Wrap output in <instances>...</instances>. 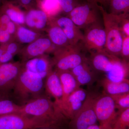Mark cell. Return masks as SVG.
<instances>
[{
    "mask_svg": "<svg viewBox=\"0 0 129 129\" xmlns=\"http://www.w3.org/2000/svg\"><path fill=\"white\" fill-rule=\"evenodd\" d=\"M109 96L114 102L118 112L129 108V92Z\"/></svg>",
    "mask_w": 129,
    "mask_h": 129,
    "instance_id": "28",
    "label": "cell"
},
{
    "mask_svg": "<svg viewBox=\"0 0 129 129\" xmlns=\"http://www.w3.org/2000/svg\"><path fill=\"white\" fill-rule=\"evenodd\" d=\"M22 106L16 104L13 102L5 98L0 100V116L19 113Z\"/></svg>",
    "mask_w": 129,
    "mask_h": 129,
    "instance_id": "25",
    "label": "cell"
},
{
    "mask_svg": "<svg viewBox=\"0 0 129 129\" xmlns=\"http://www.w3.org/2000/svg\"><path fill=\"white\" fill-rule=\"evenodd\" d=\"M51 23L48 32L49 39L52 43L57 48L70 45L68 39L62 29L55 24Z\"/></svg>",
    "mask_w": 129,
    "mask_h": 129,
    "instance_id": "22",
    "label": "cell"
},
{
    "mask_svg": "<svg viewBox=\"0 0 129 129\" xmlns=\"http://www.w3.org/2000/svg\"><path fill=\"white\" fill-rule=\"evenodd\" d=\"M44 88L46 94L53 98L57 106L62 98L63 92L60 78L55 70H52L46 76Z\"/></svg>",
    "mask_w": 129,
    "mask_h": 129,
    "instance_id": "16",
    "label": "cell"
},
{
    "mask_svg": "<svg viewBox=\"0 0 129 129\" xmlns=\"http://www.w3.org/2000/svg\"><path fill=\"white\" fill-rule=\"evenodd\" d=\"M55 71L60 78L62 89V98L60 103L57 105L58 107L60 104L65 101L72 92L80 86L70 70Z\"/></svg>",
    "mask_w": 129,
    "mask_h": 129,
    "instance_id": "18",
    "label": "cell"
},
{
    "mask_svg": "<svg viewBox=\"0 0 129 129\" xmlns=\"http://www.w3.org/2000/svg\"><path fill=\"white\" fill-rule=\"evenodd\" d=\"M82 43L84 48L91 53L106 51V35L104 28L99 22L85 29Z\"/></svg>",
    "mask_w": 129,
    "mask_h": 129,
    "instance_id": "8",
    "label": "cell"
},
{
    "mask_svg": "<svg viewBox=\"0 0 129 129\" xmlns=\"http://www.w3.org/2000/svg\"><path fill=\"white\" fill-rule=\"evenodd\" d=\"M96 1L98 4V3H100L101 4H104L106 2L111 1V0H96Z\"/></svg>",
    "mask_w": 129,
    "mask_h": 129,
    "instance_id": "38",
    "label": "cell"
},
{
    "mask_svg": "<svg viewBox=\"0 0 129 129\" xmlns=\"http://www.w3.org/2000/svg\"><path fill=\"white\" fill-rule=\"evenodd\" d=\"M98 6L88 3L79 5L69 13V18L79 29L87 28L99 22Z\"/></svg>",
    "mask_w": 129,
    "mask_h": 129,
    "instance_id": "9",
    "label": "cell"
},
{
    "mask_svg": "<svg viewBox=\"0 0 129 129\" xmlns=\"http://www.w3.org/2000/svg\"><path fill=\"white\" fill-rule=\"evenodd\" d=\"M44 89V80L22 67L13 90V94L22 106L42 95Z\"/></svg>",
    "mask_w": 129,
    "mask_h": 129,
    "instance_id": "2",
    "label": "cell"
},
{
    "mask_svg": "<svg viewBox=\"0 0 129 129\" xmlns=\"http://www.w3.org/2000/svg\"><path fill=\"white\" fill-rule=\"evenodd\" d=\"M37 129H56L55 128H38Z\"/></svg>",
    "mask_w": 129,
    "mask_h": 129,
    "instance_id": "41",
    "label": "cell"
},
{
    "mask_svg": "<svg viewBox=\"0 0 129 129\" xmlns=\"http://www.w3.org/2000/svg\"><path fill=\"white\" fill-rule=\"evenodd\" d=\"M87 129H108L106 128L102 127V126L100 125H98L96 124L93 125H91L89 127H88Z\"/></svg>",
    "mask_w": 129,
    "mask_h": 129,
    "instance_id": "35",
    "label": "cell"
},
{
    "mask_svg": "<svg viewBox=\"0 0 129 129\" xmlns=\"http://www.w3.org/2000/svg\"><path fill=\"white\" fill-rule=\"evenodd\" d=\"M102 86L106 94L116 95L129 92V81L127 80L121 82L111 81L105 78L101 81Z\"/></svg>",
    "mask_w": 129,
    "mask_h": 129,
    "instance_id": "21",
    "label": "cell"
},
{
    "mask_svg": "<svg viewBox=\"0 0 129 129\" xmlns=\"http://www.w3.org/2000/svg\"><path fill=\"white\" fill-rule=\"evenodd\" d=\"M17 34L19 40L23 44H30L36 40L38 37L36 32L23 26L18 28Z\"/></svg>",
    "mask_w": 129,
    "mask_h": 129,
    "instance_id": "26",
    "label": "cell"
},
{
    "mask_svg": "<svg viewBox=\"0 0 129 129\" xmlns=\"http://www.w3.org/2000/svg\"><path fill=\"white\" fill-rule=\"evenodd\" d=\"M52 22L55 24L63 30L68 39L70 45H75L83 41V34L79 28L68 17H62L53 19Z\"/></svg>",
    "mask_w": 129,
    "mask_h": 129,
    "instance_id": "14",
    "label": "cell"
},
{
    "mask_svg": "<svg viewBox=\"0 0 129 129\" xmlns=\"http://www.w3.org/2000/svg\"><path fill=\"white\" fill-rule=\"evenodd\" d=\"M83 48V44L80 43L57 48L54 51V57L52 60L55 70H70L88 60L81 53Z\"/></svg>",
    "mask_w": 129,
    "mask_h": 129,
    "instance_id": "4",
    "label": "cell"
},
{
    "mask_svg": "<svg viewBox=\"0 0 129 129\" xmlns=\"http://www.w3.org/2000/svg\"><path fill=\"white\" fill-rule=\"evenodd\" d=\"M5 13L9 16L11 21L15 23L23 24L25 22V17L23 13L12 8L5 10Z\"/></svg>",
    "mask_w": 129,
    "mask_h": 129,
    "instance_id": "29",
    "label": "cell"
},
{
    "mask_svg": "<svg viewBox=\"0 0 129 129\" xmlns=\"http://www.w3.org/2000/svg\"><path fill=\"white\" fill-rule=\"evenodd\" d=\"M18 46L16 43H8L6 45V51L14 55L18 51Z\"/></svg>",
    "mask_w": 129,
    "mask_h": 129,
    "instance_id": "32",
    "label": "cell"
},
{
    "mask_svg": "<svg viewBox=\"0 0 129 129\" xmlns=\"http://www.w3.org/2000/svg\"><path fill=\"white\" fill-rule=\"evenodd\" d=\"M18 113L43 119L52 124L56 128L68 119L55 102L43 95L22 105Z\"/></svg>",
    "mask_w": 129,
    "mask_h": 129,
    "instance_id": "1",
    "label": "cell"
},
{
    "mask_svg": "<svg viewBox=\"0 0 129 129\" xmlns=\"http://www.w3.org/2000/svg\"><path fill=\"white\" fill-rule=\"evenodd\" d=\"M49 38L42 37L29 44L22 55L24 61L44 55L46 52L55 51L56 49Z\"/></svg>",
    "mask_w": 129,
    "mask_h": 129,
    "instance_id": "13",
    "label": "cell"
},
{
    "mask_svg": "<svg viewBox=\"0 0 129 129\" xmlns=\"http://www.w3.org/2000/svg\"><path fill=\"white\" fill-rule=\"evenodd\" d=\"M23 4L24 5H27L30 3L31 0H21Z\"/></svg>",
    "mask_w": 129,
    "mask_h": 129,
    "instance_id": "39",
    "label": "cell"
},
{
    "mask_svg": "<svg viewBox=\"0 0 129 129\" xmlns=\"http://www.w3.org/2000/svg\"><path fill=\"white\" fill-rule=\"evenodd\" d=\"M112 129H129V108L118 112Z\"/></svg>",
    "mask_w": 129,
    "mask_h": 129,
    "instance_id": "27",
    "label": "cell"
},
{
    "mask_svg": "<svg viewBox=\"0 0 129 129\" xmlns=\"http://www.w3.org/2000/svg\"><path fill=\"white\" fill-rule=\"evenodd\" d=\"M88 93L86 90L80 87L72 92L65 101L58 106L63 114L68 119L71 120L79 110Z\"/></svg>",
    "mask_w": 129,
    "mask_h": 129,
    "instance_id": "11",
    "label": "cell"
},
{
    "mask_svg": "<svg viewBox=\"0 0 129 129\" xmlns=\"http://www.w3.org/2000/svg\"><path fill=\"white\" fill-rule=\"evenodd\" d=\"M48 21V16L43 11L32 10L25 17V22L28 27L38 29L44 28Z\"/></svg>",
    "mask_w": 129,
    "mask_h": 129,
    "instance_id": "20",
    "label": "cell"
},
{
    "mask_svg": "<svg viewBox=\"0 0 129 129\" xmlns=\"http://www.w3.org/2000/svg\"><path fill=\"white\" fill-rule=\"evenodd\" d=\"M42 8L49 17L56 16L62 10L60 0H43Z\"/></svg>",
    "mask_w": 129,
    "mask_h": 129,
    "instance_id": "23",
    "label": "cell"
},
{
    "mask_svg": "<svg viewBox=\"0 0 129 129\" xmlns=\"http://www.w3.org/2000/svg\"><path fill=\"white\" fill-rule=\"evenodd\" d=\"M13 56V55L5 51V53L2 55L1 57L0 58V64L9 62L12 59Z\"/></svg>",
    "mask_w": 129,
    "mask_h": 129,
    "instance_id": "33",
    "label": "cell"
},
{
    "mask_svg": "<svg viewBox=\"0 0 129 129\" xmlns=\"http://www.w3.org/2000/svg\"><path fill=\"white\" fill-rule=\"evenodd\" d=\"M86 1L88 2V3L94 5V6H97L98 5L97 3L96 0H86Z\"/></svg>",
    "mask_w": 129,
    "mask_h": 129,
    "instance_id": "37",
    "label": "cell"
},
{
    "mask_svg": "<svg viewBox=\"0 0 129 129\" xmlns=\"http://www.w3.org/2000/svg\"><path fill=\"white\" fill-rule=\"evenodd\" d=\"M100 95L95 92H89L79 110L70 120L72 129H87L97 122L95 106Z\"/></svg>",
    "mask_w": 129,
    "mask_h": 129,
    "instance_id": "6",
    "label": "cell"
},
{
    "mask_svg": "<svg viewBox=\"0 0 129 129\" xmlns=\"http://www.w3.org/2000/svg\"><path fill=\"white\" fill-rule=\"evenodd\" d=\"M55 128L51 123L43 119L13 113L0 116V129ZM56 129V128H55Z\"/></svg>",
    "mask_w": 129,
    "mask_h": 129,
    "instance_id": "5",
    "label": "cell"
},
{
    "mask_svg": "<svg viewBox=\"0 0 129 129\" xmlns=\"http://www.w3.org/2000/svg\"><path fill=\"white\" fill-rule=\"evenodd\" d=\"M120 55L123 60L128 61L129 58V37L124 36L123 37Z\"/></svg>",
    "mask_w": 129,
    "mask_h": 129,
    "instance_id": "31",
    "label": "cell"
},
{
    "mask_svg": "<svg viewBox=\"0 0 129 129\" xmlns=\"http://www.w3.org/2000/svg\"><path fill=\"white\" fill-rule=\"evenodd\" d=\"M23 65L19 62L0 64V93L6 96L13 90Z\"/></svg>",
    "mask_w": 129,
    "mask_h": 129,
    "instance_id": "10",
    "label": "cell"
},
{
    "mask_svg": "<svg viewBox=\"0 0 129 129\" xmlns=\"http://www.w3.org/2000/svg\"><path fill=\"white\" fill-rule=\"evenodd\" d=\"M6 96L2 94H1V93H0V100H1V99H5V98H6Z\"/></svg>",
    "mask_w": 129,
    "mask_h": 129,
    "instance_id": "40",
    "label": "cell"
},
{
    "mask_svg": "<svg viewBox=\"0 0 129 129\" xmlns=\"http://www.w3.org/2000/svg\"><path fill=\"white\" fill-rule=\"evenodd\" d=\"M110 2V13L117 15L129 14V0H111Z\"/></svg>",
    "mask_w": 129,
    "mask_h": 129,
    "instance_id": "24",
    "label": "cell"
},
{
    "mask_svg": "<svg viewBox=\"0 0 129 129\" xmlns=\"http://www.w3.org/2000/svg\"><path fill=\"white\" fill-rule=\"evenodd\" d=\"M93 69L87 60L70 70L79 85H90L96 80Z\"/></svg>",
    "mask_w": 129,
    "mask_h": 129,
    "instance_id": "15",
    "label": "cell"
},
{
    "mask_svg": "<svg viewBox=\"0 0 129 129\" xmlns=\"http://www.w3.org/2000/svg\"><path fill=\"white\" fill-rule=\"evenodd\" d=\"M6 45H0V58L6 51Z\"/></svg>",
    "mask_w": 129,
    "mask_h": 129,
    "instance_id": "36",
    "label": "cell"
},
{
    "mask_svg": "<svg viewBox=\"0 0 129 129\" xmlns=\"http://www.w3.org/2000/svg\"><path fill=\"white\" fill-rule=\"evenodd\" d=\"M60 5L62 10L67 13H69L79 5L77 3V0H61Z\"/></svg>",
    "mask_w": 129,
    "mask_h": 129,
    "instance_id": "30",
    "label": "cell"
},
{
    "mask_svg": "<svg viewBox=\"0 0 129 129\" xmlns=\"http://www.w3.org/2000/svg\"><path fill=\"white\" fill-rule=\"evenodd\" d=\"M16 28L15 23L11 21L7 24L6 27V30L11 36L16 32Z\"/></svg>",
    "mask_w": 129,
    "mask_h": 129,
    "instance_id": "34",
    "label": "cell"
},
{
    "mask_svg": "<svg viewBox=\"0 0 129 129\" xmlns=\"http://www.w3.org/2000/svg\"><path fill=\"white\" fill-rule=\"evenodd\" d=\"M114 102L109 95L105 93L99 95L95 106V111L99 125L106 128L112 129L118 114Z\"/></svg>",
    "mask_w": 129,
    "mask_h": 129,
    "instance_id": "7",
    "label": "cell"
},
{
    "mask_svg": "<svg viewBox=\"0 0 129 129\" xmlns=\"http://www.w3.org/2000/svg\"><path fill=\"white\" fill-rule=\"evenodd\" d=\"M114 56L106 51L91 53V58L89 62L93 69L106 73L112 69Z\"/></svg>",
    "mask_w": 129,
    "mask_h": 129,
    "instance_id": "19",
    "label": "cell"
},
{
    "mask_svg": "<svg viewBox=\"0 0 129 129\" xmlns=\"http://www.w3.org/2000/svg\"><path fill=\"white\" fill-rule=\"evenodd\" d=\"M106 74V78L113 82L127 80L129 76L128 62L121 60L118 57L114 56L112 69Z\"/></svg>",
    "mask_w": 129,
    "mask_h": 129,
    "instance_id": "17",
    "label": "cell"
},
{
    "mask_svg": "<svg viewBox=\"0 0 129 129\" xmlns=\"http://www.w3.org/2000/svg\"><path fill=\"white\" fill-rule=\"evenodd\" d=\"M98 9L101 12L106 35L105 51L112 55H120L123 37L124 36L120 29L121 15L108 13L101 6L98 5Z\"/></svg>",
    "mask_w": 129,
    "mask_h": 129,
    "instance_id": "3",
    "label": "cell"
},
{
    "mask_svg": "<svg viewBox=\"0 0 129 129\" xmlns=\"http://www.w3.org/2000/svg\"><path fill=\"white\" fill-rule=\"evenodd\" d=\"M53 66L52 60L44 55L25 61L23 68L44 80L52 70Z\"/></svg>",
    "mask_w": 129,
    "mask_h": 129,
    "instance_id": "12",
    "label": "cell"
}]
</instances>
